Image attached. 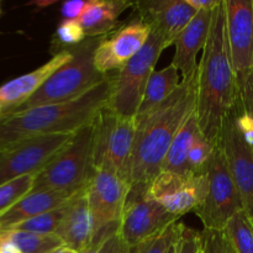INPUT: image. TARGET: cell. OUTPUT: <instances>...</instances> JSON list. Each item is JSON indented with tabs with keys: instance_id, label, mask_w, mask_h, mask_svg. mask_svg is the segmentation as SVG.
I'll list each match as a JSON object with an SVG mask.
<instances>
[{
	"instance_id": "6da1fadb",
	"label": "cell",
	"mask_w": 253,
	"mask_h": 253,
	"mask_svg": "<svg viewBox=\"0 0 253 253\" xmlns=\"http://www.w3.org/2000/svg\"><path fill=\"white\" fill-rule=\"evenodd\" d=\"M240 99L226 30V0L212 10L211 25L197 73L198 124L211 145L220 141L225 119Z\"/></svg>"
},
{
	"instance_id": "7a4b0ae2",
	"label": "cell",
	"mask_w": 253,
	"mask_h": 253,
	"mask_svg": "<svg viewBox=\"0 0 253 253\" xmlns=\"http://www.w3.org/2000/svg\"><path fill=\"white\" fill-rule=\"evenodd\" d=\"M197 110V76L180 82L174 93L141 118L127 169L131 187H147L161 173L173 140Z\"/></svg>"
},
{
	"instance_id": "3957f363",
	"label": "cell",
	"mask_w": 253,
	"mask_h": 253,
	"mask_svg": "<svg viewBox=\"0 0 253 253\" xmlns=\"http://www.w3.org/2000/svg\"><path fill=\"white\" fill-rule=\"evenodd\" d=\"M116 72L79 98L64 103L17 111L0 120V151L29 138L54 133H76L94 123L109 104Z\"/></svg>"
},
{
	"instance_id": "277c9868",
	"label": "cell",
	"mask_w": 253,
	"mask_h": 253,
	"mask_svg": "<svg viewBox=\"0 0 253 253\" xmlns=\"http://www.w3.org/2000/svg\"><path fill=\"white\" fill-rule=\"evenodd\" d=\"M103 39L104 37H88L82 43L68 47L73 53L71 61L52 74L15 113L73 100L101 83L108 74L104 76L99 73L94 64V54Z\"/></svg>"
},
{
	"instance_id": "5b68a950",
	"label": "cell",
	"mask_w": 253,
	"mask_h": 253,
	"mask_svg": "<svg viewBox=\"0 0 253 253\" xmlns=\"http://www.w3.org/2000/svg\"><path fill=\"white\" fill-rule=\"evenodd\" d=\"M93 133L94 123L76 132L71 142L37 173L31 192H77L85 187L94 172L91 165Z\"/></svg>"
},
{
	"instance_id": "8992f818",
	"label": "cell",
	"mask_w": 253,
	"mask_h": 253,
	"mask_svg": "<svg viewBox=\"0 0 253 253\" xmlns=\"http://www.w3.org/2000/svg\"><path fill=\"white\" fill-rule=\"evenodd\" d=\"M135 135L136 118L120 115L106 105L94 121L93 169L111 170L127 180Z\"/></svg>"
},
{
	"instance_id": "52a82bcc",
	"label": "cell",
	"mask_w": 253,
	"mask_h": 253,
	"mask_svg": "<svg viewBox=\"0 0 253 253\" xmlns=\"http://www.w3.org/2000/svg\"><path fill=\"white\" fill-rule=\"evenodd\" d=\"M166 48L168 47L160 34L151 29L143 48L116 72L113 94L108 104L111 110L120 115L136 118L148 81Z\"/></svg>"
},
{
	"instance_id": "ba28073f",
	"label": "cell",
	"mask_w": 253,
	"mask_h": 253,
	"mask_svg": "<svg viewBox=\"0 0 253 253\" xmlns=\"http://www.w3.org/2000/svg\"><path fill=\"white\" fill-rule=\"evenodd\" d=\"M207 175V195L194 212L203 222L204 229L224 231L231 217L245 210V205L220 142L214 147Z\"/></svg>"
},
{
	"instance_id": "9c48e42d",
	"label": "cell",
	"mask_w": 253,
	"mask_h": 253,
	"mask_svg": "<svg viewBox=\"0 0 253 253\" xmlns=\"http://www.w3.org/2000/svg\"><path fill=\"white\" fill-rule=\"evenodd\" d=\"M74 135L39 136L0 151V185L25 175L37 174L71 142Z\"/></svg>"
},
{
	"instance_id": "30bf717a",
	"label": "cell",
	"mask_w": 253,
	"mask_h": 253,
	"mask_svg": "<svg viewBox=\"0 0 253 253\" xmlns=\"http://www.w3.org/2000/svg\"><path fill=\"white\" fill-rule=\"evenodd\" d=\"M180 217L168 212L160 203L146 197L145 190L130 188L120 221L119 235L128 249L165 231Z\"/></svg>"
},
{
	"instance_id": "8fae6325",
	"label": "cell",
	"mask_w": 253,
	"mask_h": 253,
	"mask_svg": "<svg viewBox=\"0 0 253 253\" xmlns=\"http://www.w3.org/2000/svg\"><path fill=\"white\" fill-rule=\"evenodd\" d=\"M207 190V172L177 174L162 170L147 185L146 197L160 203L170 214L182 217L204 202Z\"/></svg>"
},
{
	"instance_id": "7c38bea8",
	"label": "cell",
	"mask_w": 253,
	"mask_h": 253,
	"mask_svg": "<svg viewBox=\"0 0 253 253\" xmlns=\"http://www.w3.org/2000/svg\"><path fill=\"white\" fill-rule=\"evenodd\" d=\"M130 184L118 173L95 169L86 183V197L93 217V235L121 221Z\"/></svg>"
},
{
	"instance_id": "4fadbf2b",
	"label": "cell",
	"mask_w": 253,
	"mask_h": 253,
	"mask_svg": "<svg viewBox=\"0 0 253 253\" xmlns=\"http://www.w3.org/2000/svg\"><path fill=\"white\" fill-rule=\"evenodd\" d=\"M236 104L225 119L219 142L224 150L232 178L241 194L245 211L253 221V148L245 141L237 126Z\"/></svg>"
},
{
	"instance_id": "5bb4252c",
	"label": "cell",
	"mask_w": 253,
	"mask_h": 253,
	"mask_svg": "<svg viewBox=\"0 0 253 253\" xmlns=\"http://www.w3.org/2000/svg\"><path fill=\"white\" fill-rule=\"evenodd\" d=\"M150 35V25L138 19L121 27L111 37L105 36L95 49V68L104 76L121 69L143 48Z\"/></svg>"
},
{
	"instance_id": "9a60e30c",
	"label": "cell",
	"mask_w": 253,
	"mask_h": 253,
	"mask_svg": "<svg viewBox=\"0 0 253 253\" xmlns=\"http://www.w3.org/2000/svg\"><path fill=\"white\" fill-rule=\"evenodd\" d=\"M226 30L236 77L253 71V0H226Z\"/></svg>"
},
{
	"instance_id": "2e32d148",
	"label": "cell",
	"mask_w": 253,
	"mask_h": 253,
	"mask_svg": "<svg viewBox=\"0 0 253 253\" xmlns=\"http://www.w3.org/2000/svg\"><path fill=\"white\" fill-rule=\"evenodd\" d=\"M138 16L172 46L197 15L187 0H143L135 2Z\"/></svg>"
},
{
	"instance_id": "e0dca14e",
	"label": "cell",
	"mask_w": 253,
	"mask_h": 253,
	"mask_svg": "<svg viewBox=\"0 0 253 253\" xmlns=\"http://www.w3.org/2000/svg\"><path fill=\"white\" fill-rule=\"evenodd\" d=\"M72 57L71 49L63 48L35 71L2 84L0 86V120L24 105L52 74L71 61Z\"/></svg>"
},
{
	"instance_id": "ac0fdd59",
	"label": "cell",
	"mask_w": 253,
	"mask_h": 253,
	"mask_svg": "<svg viewBox=\"0 0 253 253\" xmlns=\"http://www.w3.org/2000/svg\"><path fill=\"white\" fill-rule=\"evenodd\" d=\"M212 10L198 11L190 24L175 40V53L172 64L179 71L182 81L197 76V56L207 44L211 25Z\"/></svg>"
},
{
	"instance_id": "d6986e66",
	"label": "cell",
	"mask_w": 253,
	"mask_h": 253,
	"mask_svg": "<svg viewBox=\"0 0 253 253\" xmlns=\"http://www.w3.org/2000/svg\"><path fill=\"white\" fill-rule=\"evenodd\" d=\"M66 246L79 253L90 247L93 237V217L86 197V185L67 203V210L56 234Z\"/></svg>"
},
{
	"instance_id": "ffe728a7",
	"label": "cell",
	"mask_w": 253,
	"mask_h": 253,
	"mask_svg": "<svg viewBox=\"0 0 253 253\" xmlns=\"http://www.w3.org/2000/svg\"><path fill=\"white\" fill-rule=\"evenodd\" d=\"M77 192H69V190L30 192L19 202L15 203L4 214L0 215V231L11 230L12 227L26 220L62 207Z\"/></svg>"
},
{
	"instance_id": "44dd1931",
	"label": "cell",
	"mask_w": 253,
	"mask_h": 253,
	"mask_svg": "<svg viewBox=\"0 0 253 253\" xmlns=\"http://www.w3.org/2000/svg\"><path fill=\"white\" fill-rule=\"evenodd\" d=\"M123 0H90L79 17L86 37H105L119 24V16L131 6Z\"/></svg>"
},
{
	"instance_id": "7402d4cb",
	"label": "cell",
	"mask_w": 253,
	"mask_h": 253,
	"mask_svg": "<svg viewBox=\"0 0 253 253\" xmlns=\"http://www.w3.org/2000/svg\"><path fill=\"white\" fill-rule=\"evenodd\" d=\"M200 132L202 131H200L199 124H198L197 114L194 113L188 119L187 123L180 128V131L173 140L172 145L166 155L162 170L177 173V174H194L190 170L188 157H189L193 142Z\"/></svg>"
},
{
	"instance_id": "603a6c76",
	"label": "cell",
	"mask_w": 253,
	"mask_h": 253,
	"mask_svg": "<svg viewBox=\"0 0 253 253\" xmlns=\"http://www.w3.org/2000/svg\"><path fill=\"white\" fill-rule=\"evenodd\" d=\"M180 73L172 63L161 71H155L148 81L136 118L146 115L169 98L180 84Z\"/></svg>"
},
{
	"instance_id": "cb8c5ba5",
	"label": "cell",
	"mask_w": 253,
	"mask_h": 253,
	"mask_svg": "<svg viewBox=\"0 0 253 253\" xmlns=\"http://www.w3.org/2000/svg\"><path fill=\"white\" fill-rule=\"evenodd\" d=\"M224 231L235 253H253V221L245 210L231 217Z\"/></svg>"
},
{
	"instance_id": "d4e9b609",
	"label": "cell",
	"mask_w": 253,
	"mask_h": 253,
	"mask_svg": "<svg viewBox=\"0 0 253 253\" xmlns=\"http://www.w3.org/2000/svg\"><path fill=\"white\" fill-rule=\"evenodd\" d=\"M4 232L19 247L21 253H52L64 245L54 234L40 235L19 230H7Z\"/></svg>"
},
{
	"instance_id": "484cf974",
	"label": "cell",
	"mask_w": 253,
	"mask_h": 253,
	"mask_svg": "<svg viewBox=\"0 0 253 253\" xmlns=\"http://www.w3.org/2000/svg\"><path fill=\"white\" fill-rule=\"evenodd\" d=\"M67 203L64 205H62V207L56 208V209L44 212V214H41L39 215V216H35L32 217V219L26 220V221L14 226L11 230L34 232V234H40V235L56 234L57 229L59 227V225H61L62 220H63L64 217V214H66Z\"/></svg>"
},
{
	"instance_id": "4316f807",
	"label": "cell",
	"mask_w": 253,
	"mask_h": 253,
	"mask_svg": "<svg viewBox=\"0 0 253 253\" xmlns=\"http://www.w3.org/2000/svg\"><path fill=\"white\" fill-rule=\"evenodd\" d=\"M35 177L36 174L25 175L0 185V215L4 214L15 203L31 192Z\"/></svg>"
},
{
	"instance_id": "83f0119b",
	"label": "cell",
	"mask_w": 253,
	"mask_h": 253,
	"mask_svg": "<svg viewBox=\"0 0 253 253\" xmlns=\"http://www.w3.org/2000/svg\"><path fill=\"white\" fill-rule=\"evenodd\" d=\"M178 227H179V222L170 225L161 234L130 249V253H168L170 247L177 242Z\"/></svg>"
},
{
	"instance_id": "f1b7e54d",
	"label": "cell",
	"mask_w": 253,
	"mask_h": 253,
	"mask_svg": "<svg viewBox=\"0 0 253 253\" xmlns=\"http://www.w3.org/2000/svg\"><path fill=\"white\" fill-rule=\"evenodd\" d=\"M214 147L215 146L211 145L202 132L197 136V138L193 142L192 148H190L189 157H188L192 173L199 174V173L207 172L212 152H214Z\"/></svg>"
},
{
	"instance_id": "f546056e",
	"label": "cell",
	"mask_w": 253,
	"mask_h": 253,
	"mask_svg": "<svg viewBox=\"0 0 253 253\" xmlns=\"http://www.w3.org/2000/svg\"><path fill=\"white\" fill-rule=\"evenodd\" d=\"M56 37L58 46L63 49L82 43L86 36L78 20H62L57 27Z\"/></svg>"
},
{
	"instance_id": "4dcf8cb0",
	"label": "cell",
	"mask_w": 253,
	"mask_h": 253,
	"mask_svg": "<svg viewBox=\"0 0 253 253\" xmlns=\"http://www.w3.org/2000/svg\"><path fill=\"white\" fill-rule=\"evenodd\" d=\"M175 247H177V253H199L203 247L202 232L179 222Z\"/></svg>"
},
{
	"instance_id": "1f68e13d",
	"label": "cell",
	"mask_w": 253,
	"mask_h": 253,
	"mask_svg": "<svg viewBox=\"0 0 253 253\" xmlns=\"http://www.w3.org/2000/svg\"><path fill=\"white\" fill-rule=\"evenodd\" d=\"M202 235L203 253H235L231 244L225 235V231L204 229Z\"/></svg>"
},
{
	"instance_id": "d6a6232c",
	"label": "cell",
	"mask_w": 253,
	"mask_h": 253,
	"mask_svg": "<svg viewBox=\"0 0 253 253\" xmlns=\"http://www.w3.org/2000/svg\"><path fill=\"white\" fill-rule=\"evenodd\" d=\"M237 83L245 110L253 116V71L237 76Z\"/></svg>"
},
{
	"instance_id": "836d02e7",
	"label": "cell",
	"mask_w": 253,
	"mask_h": 253,
	"mask_svg": "<svg viewBox=\"0 0 253 253\" xmlns=\"http://www.w3.org/2000/svg\"><path fill=\"white\" fill-rule=\"evenodd\" d=\"M81 253H130V249L124 242L120 235L118 234L111 237V239L106 240L105 242H103L99 246L88 249Z\"/></svg>"
},
{
	"instance_id": "e575fe53",
	"label": "cell",
	"mask_w": 253,
	"mask_h": 253,
	"mask_svg": "<svg viewBox=\"0 0 253 253\" xmlns=\"http://www.w3.org/2000/svg\"><path fill=\"white\" fill-rule=\"evenodd\" d=\"M88 1L83 0H73V1H66L62 5V16L64 20H79L82 14L85 10Z\"/></svg>"
},
{
	"instance_id": "d590c367",
	"label": "cell",
	"mask_w": 253,
	"mask_h": 253,
	"mask_svg": "<svg viewBox=\"0 0 253 253\" xmlns=\"http://www.w3.org/2000/svg\"><path fill=\"white\" fill-rule=\"evenodd\" d=\"M187 2L195 11H204V10L211 11L215 9L219 0H187Z\"/></svg>"
},
{
	"instance_id": "8d00e7d4",
	"label": "cell",
	"mask_w": 253,
	"mask_h": 253,
	"mask_svg": "<svg viewBox=\"0 0 253 253\" xmlns=\"http://www.w3.org/2000/svg\"><path fill=\"white\" fill-rule=\"evenodd\" d=\"M0 253H21L19 247L7 237L4 231H0Z\"/></svg>"
},
{
	"instance_id": "74e56055",
	"label": "cell",
	"mask_w": 253,
	"mask_h": 253,
	"mask_svg": "<svg viewBox=\"0 0 253 253\" xmlns=\"http://www.w3.org/2000/svg\"><path fill=\"white\" fill-rule=\"evenodd\" d=\"M52 253H79V252L76 251L74 249H72V247H68L66 246V245H63V246H61L59 249H57L56 251H53Z\"/></svg>"
},
{
	"instance_id": "f35d334b",
	"label": "cell",
	"mask_w": 253,
	"mask_h": 253,
	"mask_svg": "<svg viewBox=\"0 0 253 253\" xmlns=\"http://www.w3.org/2000/svg\"><path fill=\"white\" fill-rule=\"evenodd\" d=\"M168 253H177V247H175V244L173 245L172 247H170V250H169V252Z\"/></svg>"
},
{
	"instance_id": "ab89813d",
	"label": "cell",
	"mask_w": 253,
	"mask_h": 253,
	"mask_svg": "<svg viewBox=\"0 0 253 253\" xmlns=\"http://www.w3.org/2000/svg\"><path fill=\"white\" fill-rule=\"evenodd\" d=\"M0 14H1V7H0Z\"/></svg>"
},
{
	"instance_id": "60d3db41",
	"label": "cell",
	"mask_w": 253,
	"mask_h": 253,
	"mask_svg": "<svg viewBox=\"0 0 253 253\" xmlns=\"http://www.w3.org/2000/svg\"><path fill=\"white\" fill-rule=\"evenodd\" d=\"M199 253H203V251H200V252H199Z\"/></svg>"
}]
</instances>
